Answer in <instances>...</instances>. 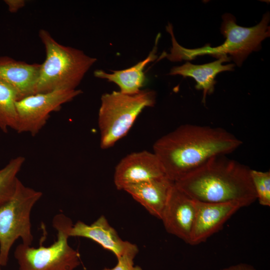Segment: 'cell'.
<instances>
[{
  "mask_svg": "<svg viewBox=\"0 0 270 270\" xmlns=\"http://www.w3.org/2000/svg\"><path fill=\"white\" fill-rule=\"evenodd\" d=\"M242 142L218 127L186 124L158 138L153 146L166 176L173 182L183 178L210 158L226 155Z\"/></svg>",
  "mask_w": 270,
  "mask_h": 270,
  "instance_id": "obj_1",
  "label": "cell"
},
{
  "mask_svg": "<svg viewBox=\"0 0 270 270\" xmlns=\"http://www.w3.org/2000/svg\"><path fill=\"white\" fill-rule=\"evenodd\" d=\"M250 170L226 155L217 156L174 183L196 200L236 202L244 208L256 200Z\"/></svg>",
  "mask_w": 270,
  "mask_h": 270,
  "instance_id": "obj_2",
  "label": "cell"
},
{
  "mask_svg": "<svg viewBox=\"0 0 270 270\" xmlns=\"http://www.w3.org/2000/svg\"><path fill=\"white\" fill-rule=\"evenodd\" d=\"M222 23L220 30L226 38L223 44L215 48L210 46L195 48H186L180 45L174 34L172 26L168 24L166 26V31L171 36L172 46L170 52H164V57L172 62L182 60H191L196 56L210 54L216 58L228 56L238 66L253 51L260 49L261 42L270 36V14H264L260 22L253 27L244 28L238 26L236 18L230 14H225L222 16Z\"/></svg>",
  "mask_w": 270,
  "mask_h": 270,
  "instance_id": "obj_3",
  "label": "cell"
},
{
  "mask_svg": "<svg viewBox=\"0 0 270 270\" xmlns=\"http://www.w3.org/2000/svg\"><path fill=\"white\" fill-rule=\"evenodd\" d=\"M38 36L46 58L40 64L36 94L76 90L96 58L81 50L60 44L46 30H40Z\"/></svg>",
  "mask_w": 270,
  "mask_h": 270,
  "instance_id": "obj_4",
  "label": "cell"
},
{
  "mask_svg": "<svg viewBox=\"0 0 270 270\" xmlns=\"http://www.w3.org/2000/svg\"><path fill=\"white\" fill-rule=\"evenodd\" d=\"M156 98L155 92L150 90L134 94L120 91L103 94L98 114L100 148L112 147L124 136L143 110L154 105Z\"/></svg>",
  "mask_w": 270,
  "mask_h": 270,
  "instance_id": "obj_5",
  "label": "cell"
},
{
  "mask_svg": "<svg viewBox=\"0 0 270 270\" xmlns=\"http://www.w3.org/2000/svg\"><path fill=\"white\" fill-rule=\"evenodd\" d=\"M72 220L63 214L55 216L52 226L57 232L56 240L48 246L34 248L20 244L14 256L19 270H74L80 264L79 253L68 244Z\"/></svg>",
  "mask_w": 270,
  "mask_h": 270,
  "instance_id": "obj_6",
  "label": "cell"
},
{
  "mask_svg": "<svg viewBox=\"0 0 270 270\" xmlns=\"http://www.w3.org/2000/svg\"><path fill=\"white\" fill-rule=\"evenodd\" d=\"M42 192L18 180L11 198L0 206V265L7 264L10 250L19 238L22 244L31 246L34 237L31 211L42 196Z\"/></svg>",
  "mask_w": 270,
  "mask_h": 270,
  "instance_id": "obj_7",
  "label": "cell"
},
{
  "mask_svg": "<svg viewBox=\"0 0 270 270\" xmlns=\"http://www.w3.org/2000/svg\"><path fill=\"white\" fill-rule=\"evenodd\" d=\"M82 92L81 90H58L36 93L18 100L16 102L18 133H28L34 136L46 124L50 114L60 110Z\"/></svg>",
  "mask_w": 270,
  "mask_h": 270,
  "instance_id": "obj_8",
  "label": "cell"
},
{
  "mask_svg": "<svg viewBox=\"0 0 270 270\" xmlns=\"http://www.w3.org/2000/svg\"><path fill=\"white\" fill-rule=\"evenodd\" d=\"M166 176L163 167L154 152L144 150L124 157L116 165L114 180L116 188L126 186Z\"/></svg>",
  "mask_w": 270,
  "mask_h": 270,
  "instance_id": "obj_9",
  "label": "cell"
},
{
  "mask_svg": "<svg viewBox=\"0 0 270 270\" xmlns=\"http://www.w3.org/2000/svg\"><path fill=\"white\" fill-rule=\"evenodd\" d=\"M196 200L174 183L160 220L166 231L189 244L196 214Z\"/></svg>",
  "mask_w": 270,
  "mask_h": 270,
  "instance_id": "obj_10",
  "label": "cell"
},
{
  "mask_svg": "<svg viewBox=\"0 0 270 270\" xmlns=\"http://www.w3.org/2000/svg\"><path fill=\"white\" fill-rule=\"evenodd\" d=\"M69 235L91 240L112 252L116 258L125 256L135 258L138 252L137 246L122 239L103 215L90 224L78 220L73 224Z\"/></svg>",
  "mask_w": 270,
  "mask_h": 270,
  "instance_id": "obj_11",
  "label": "cell"
},
{
  "mask_svg": "<svg viewBox=\"0 0 270 270\" xmlns=\"http://www.w3.org/2000/svg\"><path fill=\"white\" fill-rule=\"evenodd\" d=\"M196 201V214L190 244L197 245L219 231L225 222L243 208L236 202H206Z\"/></svg>",
  "mask_w": 270,
  "mask_h": 270,
  "instance_id": "obj_12",
  "label": "cell"
},
{
  "mask_svg": "<svg viewBox=\"0 0 270 270\" xmlns=\"http://www.w3.org/2000/svg\"><path fill=\"white\" fill-rule=\"evenodd\" d=\"M40 64L0 56V80L12 87L18 100L36 94Z\"/></svg>",
  "mask_w": 270,
  "mask_h": 270,
  "instance_id": "obj_13",
  "label": "cell"
},
{
  "mask_svg": "<svg viewBox=\"0 0 270 270\" xmlns=\"http://www.w3.org/2000/svg\"><path fill=\"white\" fill-rule=\"evenodd\" d=\"M174 182L166 176L130 185L124 190L129 194L152 216L159 220Z\"/></svg>",
  "mask_w": 270,
  "mask_h": 270,
  "instance_id": "obj_14",
  "label": "cell"
},
{
  "mask_svg": "<svg viewBox=\"0 0 270 270\" xmlns=\"http://www.w3.org/2000/svg\"><path fill=\"white\" fill-rule=\"evenodd\" d=\"M230 60L228 56H223L214 62L200 65L186 62L181 66L172 68L169 74H178L184 77L194 78L196 82V88L203 90L202 102L205 103L206 96L211 94L214 90V86L216 83L214 78L217 74L222 72L234 70V64H222L223 62Z\"/></svg>",
  "mask_w": 270,
  "mask_h": 270,
  "instance_id": "obj_15",
  "label": "cell"
},
{
  "mask_svg": "<svg viewBox=\"0 0 270 270\" xmlns=\"http://www.w3.org/2000/svg\"><path fill=\"white\" fill-rule=\"evenodd\" d=\"M160 34L156 40L155 46L148 56L144 60L132 67L122 70H111L112 73H106L98 70L94 72L96 77L106 79L109 82L116 84L120 88V92L127 94L138 93L146 82V78L144 72L146 66L156 58L157 43Z\"/></svg>",
  "mask_w": 270,
  "mask_h": 270,
  "instance_id": "obj_16",
  "label": "cell"
},
{
  "mask_svg": "<svg viewBox=\"0 0 270 270\" xmlns=\"http://www.w3.org/2000/svg\"><path fill=\"white\" fill-rule=\"evenodd\" d=\"M18 100L16 91L0 80V130L4 132L10 128L16 130L17 124L16 102Z\"/></svg>",
  "mask_w": 270,
  "mask_h": 270,
  "instance_id": "obj_17",
  "label": "cell"
},
{
  "mask_svg": "<svg viewBox=\"0 0 270 270\" xmlns=\"http://www.w3.org/2000/svg\"><path fill=\"white\" fill-rule=\"evenodd\" d=\"M25 162L22 156L11 159L0 170V206L10 200L16 188L18 174Z\"/></svg>",
  "mask_w": 270,
  "mask_h": 270,
  "instance_id": "obj_18",
  "label": "cell"
},
{
  "mask_svg": "<svg viewBox=\"0 0 270 270\" xmlns=\"http://www.w3.org/2000/svg\"><path fill=\"white\" fill-rule=\"evenodd\" d=\"M250 176L256 200L263 206H270V172L251 170Z\"/></svg>",
  "mask_w": 270,
  "mask_h": 270,
  "instance_id": "obj_19",
  "label": "cell"
},
{
  "mask_svg": "<svg viewBox=\"0 0 270 270\" xmlns=\"http://www.w3.org/2000/svg\"><path fill=\"white\" fill-rule=\"evenodd\" d=\"M134 258L125 256L117 258V263L112 268H104L102 270H142L138 266L134 264Z\"/></svg>",
  "mask_w": 270,
  "mask_h": 270,
  "instance_id": "obj_20",
  "label": "cell"
},
{
  "mask_svg": "<svg viewBox=\"0 0 270 270\" xmlns=\"http://www.w3.org/2000/svg\"><path fill=\"white\" fill-rule=\"evenodd\" d=\"M4 2L8 6V10L12 13L17 12L26 4L24 0H6Z\"/></svg>",
  "mask_w": 270,
  "mask_h": 270,
  "instance_id": "obj_21",
  "label": "cell"
},
{
  "mask_svg": "<svg viewBox=\"0 0 270 270\" xmlns=\"http://www.w3.org/2000/svg\"><path fill=\"white\" fill-rule=\"evenodd\" d=\"M222 270H257L252 266L246 263H238L224 268Z\"/></svg>",
  "mask_w": 270,
  "mask_h": 270,
  "instance_id": "obj_22",
  "label": "cell"
},
{
  "mask_svg": "<svg viewBox=\"0 0 270 270\" xmlns=\"http://www.w3.org/2000/svg\"><path fill=\"white\" fill-rule=\"evenodd\" d=\"M0 266H1L0 265V270H1V269H0Z\"/></svg>",
  "mask_w": 270,
  "mask_h": 270,
  "instance_id": "obj_23",
  "label": "cell"
}]
</instances>
